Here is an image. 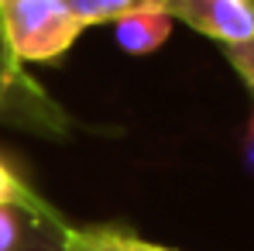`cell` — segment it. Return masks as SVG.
I'll list each match as a JSON object with an SVG mask.
<instances>
[{"label":"cell","mask_w":254,"mask_h":251,"mask_svg":"<svg viewBox=\"0 0 254 251\" xmlns=\"http://www.w3.org/2000/svg\"><path fill=\"white\" fill-rule=\"evenodd\" d=\"M83 31L62 0H0V35L17 66L59 62Z\"/></svg>","instance_id":"1"},{"label":"cell","mask_w":254,"mask_h":251,"mask_svg":"<svg viewBox=\"0 0 254 251\" xmlns=\"http://www.w3.org/2000/svg\"><path fill=\"white\" fill-rule=\"evenodd\" d=\"M162 7L172 21L189 24L223 48L254 42V0H162Z\"/></svg>","instance_id":"2"},{"label":"cell","mask_w":254,"mask_h":251,"mask_svg":"<svg viewBox=\"0 0 254 251\" xmlns=\"http://www.w3.org/2000/svg\"><path fill=\"white\" fill-rule=\"evenodd\" d=\"M0 124L28 127L45 138H65L69 114L45 93L35 80L24 83H3L0 80Z\"/></svg>","instance_id":"3"},{"label":"cell","mask_w":254,"mask_h":251,"mask_svg":"<svg viewBox=\"0 0 254 251\" xmlns=\"http://www.w3.org/2000/svg\"><path fill=\"white\" fill-rule=\"evenodd\" d=\"M172 14L165 7H137L114 21V38L127 55H151L172 38Z\"/></svg>","instance_id":"4"},{"label":"cell","mask_w":254,"mask_h":251,"mask_svg":"<svg viewBox=\"0 0 254 251\" xmlns=\"http://www.w3.org/2000/svg\"><path fill=\"white\" fill-rule=\"evenodd\" d=\"M62 241L69 251H175L155 245L117 224H69L62 220Z\"/></svg>","instance_id":"5"},{"label":"cell","mask_w":254,"mask_h":251,"mask_svg":"<svg viewBox=\"0 0 254 251\" xmlns=\"http://www.w3.org/2000/svg\"><path fill=\"white\" fill-rule=\"evenodd\" d=\"M62 213H24V227H21V241L14 251H69L62 241Z\"/></svg>","instance_id":"6"},{"label":"cell","mask_w":254,"mask_h":251,"mask_svg":"<svg viewBox=\"0 0 254 251\" xmlns=\"http://www.w3.org/2000/svg\"><path fill=\"white\" fill-rule=\"evenodd\" d=\"M0 207H17L24 213H52L55 210L38 189H31L21 179V172L10 166L3 155H0Z\"/></svg>","instance_id":"7"},{"label":"cell","mask_w":254,"mask_h":251,"mask_svg":"<svg viewBox=\"0 0 254 251\" xmlns=\"http://www.w3.org/2000/svg\"><path fill=\"white\" fill-rule=\"evenodd\" d=\"M69 7V14L83 24V28H96V24H114L121 14L137 10L141 0H62Z\"/></svg>","instance_id":"8"},{"label":"cell","mask_w":254,"mask_h":251,"mask_svg":"<svg viewBox=\"0 0 254 251\" xmlns=\"http://www.w3.org/2000/svg\"><path fill=\"white\" fill-rule=\"evenodd\" d=\"M21 227H24V210L0 207V251H14L17 248Z\"/></svg>","instance_id":"9"},{"label":"cell","mask_w":254,"mask_h":251,"mask_svg":"<svg viewBox=\"0 0 254 251\" xmlns=\"http://www.w3.org/2000/svg\"><path fill=\"white\" fill-rule=\"evenodd\" d=\"M223 55H227V62L237 69V76L248 83V89L254 93V42H248V45H227Z\"/></svg>","instance_id":"10"},{"label":"cell","mask_w":254,"mask_h":251,"mask_svg":"<svg viewBox=\"0 0 254 251\" xmlns=\"http://www.w3.org/2000/svg\"><path fill=\"white\" fill-rule=\"evenodd\" d=\"M0 80L3 83H24L28 76H24V66H17L14 59H10V52H7V45H3V35H0Z\"/></svg>","instance_id":"11"},{"label":"cell","mask_w":254,"mask_h":251,"mask_svg":"<svg viewBox=\"0 0 254 251\" xmlns=\"http://www.w3.org/2000/svg\"><path fill=\"white\" fill-rule=\"evenodd\" d=\"M244 162L254 172V114H251V124H248V134H244Z\"/></svg>","instance_id":"12"},{"label":"cell","mask_w":254,"mask_h":251,"mask_svg":"<svg viewBox=\"0 0 254 251\" xmlns=\"http://www.w3.org/2000/svg\"><path fill=\"white\" fill-rule=\"evenodd\" d=\"M141 7H162V0H141Z\"/></svg>","instance_id":"13"}]
</instances>
